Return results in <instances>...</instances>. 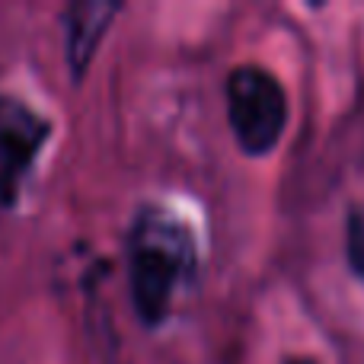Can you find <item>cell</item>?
Listing matches in <instances>:
<instances>
[{"label": "cell", "mask_w": 364, "mask_h": 364, "mask_svg": "<svg viewBox=\"0 0 364 364\" xmlns=\"http://www.w3.org/2000/svg\"><path fill=\"white\" fill-rule=\"evenodd\" d=\"M346 256L358 278H364V214L352 211L346 224Z\"/></svg>", "instance_id": "cell-5"}, {"label": "cell", "mask_w": 364, "mask_h": 364, "mask_svg": "<svg viewBox=\"0 0 364 364\" xmlns=\"http://www.w3.org/2000/svg\"><path fill=\"white\" fill-rule=\"evenodd\" d=\"M227 119L243 154H272L288 125V93L282 80L259 64L233 68L227 77Z\"/></svg>", "instance_id": "cell-2"}, {"label": "cell", "mask_w": 364, "mask_h": 364, "mask_svg": "<svg viewBox=\"0 0 364 364\" xmlns=\"http://www.w3.org/2000/svg\"><path fill=\"white\" fill-rule=\"evenodd\" d=\"M51 119L13 93H0V208L13 211L51 138Z\"/></svg>", "instance_id": "cell-3"}, {"label": "cell", "mask_w": 364, "mask_h": 364, "mask_svg": "<svg viewBox=\"0 0 364 364\" xmlns=\"http://www.w3.org/2000/svg\"><path fill=\"white\" fill-rule=\"evenodd\" d=\"M119 13L122 4H109V0H77L64 10V58H68L74 83H80L90 70L100 42L106 38L109 26Z\"/></svg>", "instance_id": "cell-4"}, {"label": "cell", "mask_w": 364, "mask_h": 364, "mask_svg": "<svg viewBox=\"0 0 364 364\" xmlns=\"http://www.w3.org/2000/svg\"><path fill=\"white\" fill-rule=\"evenodd\" d=\"M128 294L144 326L157 329L170 320L176 297L198 275V243L176 211L144 205L134 211L125 237Z\"/></svg>", "instance_id": "cell-1"}, {"label": "cell", "mask_w": 364, "mask_h": 364, "mask_svg": "<svg viewBox=\"0 0 364 364\" xmlns=\"http://www.w3.org/2000/svg\"><path fill=\"white\" fill-rule=\"evenodd\" d=\"M284 364H320V361H316V358H288Z\"/></svg>", "instance_id": "cell-6"}]
</instances>
